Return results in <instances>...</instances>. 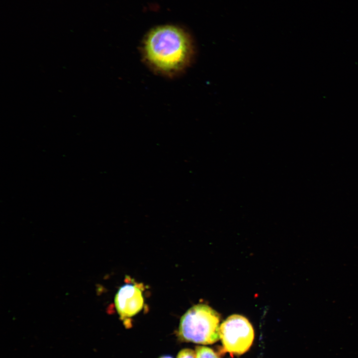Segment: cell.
<instances>
[{"instance_id":"5","label":"cell","mask_w":358,"mask_h":358,"mask_svg":"<svg viewBox=\"0 0 358 358\" xmlns=\"http://www.w3.org/2000/svg\"><path fill=\"white\" fill-rule=\"evenodd\" d=\"M195 352L196 358H219L211 349L208 347L197 346Z\"/></svg>"},{"instance_id":"7","label":"cell","mask_w":358,"mask_h":358,"mask_svg":"<svg viewBox=\"0 0 358 358\" xmlns=\"http://www.w3.org/2000/svg\"><path fill=\"white\" fill-rule=\"evenodd\" d=\"M159 358H173L170 356H163Z\"/></svg>"},{"instance_id":"2","label":"cell","mask_w":358,"mask_h":358,"mask_svg":"<svg viewBox=\"0 0 358 358\" xmlns=\"http://www.w3.org/2000/svg\"><path fill=\"white\" fill-rule=\"evenodd\" d=\"M219 314L204 304L188 309L179 321L178 337L180 341L209 345L220 339Z\"/></svg>"},{"instance_id":"1","label":"cell","mask_w":358,"mask_h":358,"mask_svg":"<svg viewBox=\"0 0 358 358\" xmlns=\"http://www.w3.org/2000/svg\"><path fill=\"white\" fill-rule=\"evenodd\" d=\"M141 54L144 63L155 73L167 78L182 74L194 60L196 48L189 34L172 25L159 26L145 36Z\"/></svg>"},{"instance_id":"3","label":"cell","mask_w":358,"mask_h":358,"mask_svg":"<svg viewBox=\"0 0 358 358\" xmlns=\"http://www.w3.org/2000/svg\"><path fill=\"white\" fill-rule=\"evenodd\" d=\"M220 338L222 352L231 356L240 355L251 347L254 338L253 327L245 317L234 314L228 317L221 325Z\"/></svg>"},{"instance_id":"4","label":"cell","mask_w":358,"mask_h":358,"mask_svg":"<svg viewBox=\"0 0 358 358\" xmlns=\"http://www.w3.org/2000/svg\"><path fill=\"white\" fill-rule=\"evenodd\" d=\"M114 303L120 319L127 321L143 308V286L136 282L122 286L116 293Z\"/></svg>"},{"instance_id":"6","label":"cell","mask_w":358,"mask_h":358,"mask_svg":"<svg viewBox=\"0 0 358 358\" xmlns=\"http://www.w3.org/2000/svg\"><path fill=\"white\" fill-rule=\"evenodd\" d=\"M177 358H196L195 352L190 349H183L180 350Z\"/></svg>"}]
</instances>
